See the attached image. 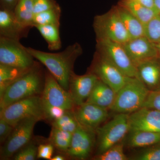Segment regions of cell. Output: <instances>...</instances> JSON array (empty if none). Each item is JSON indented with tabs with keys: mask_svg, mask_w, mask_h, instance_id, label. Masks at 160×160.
<instances>
[{
	"mask_svg": "<svg viewBox=\"0 0 160 160\" xmlns=\"http://www.w3.org/2000/svg\"><path fill=\"white\" fill-rule=\"evenodd\" d=\"M31 55L40 62L58 82L68 91L69 79L74 72L73 68L77 59L83 53V49L79 43L75 42L69 45L58 52H49L27 47Z\"/></svg>",
	"mask_w": 160,
	"mask_h": 160,
	"instance_id": "cell-1",
	"label": "cell"
},
{
	"mask_svg": "<svg viewBox=\"0 0 160 160\" xmlns=\"http://www.w3.org/2000/svg\"><path fill=\"white\" fill-rule=\"evenodd\" d=\"M37 62L18 79L7 87L0 98V108L30 97L41 95L44 89L46 70Z\"/></svg>",
	"mask_w": 160,
	"mask_h": 160,
	"instance_id": "cell-2",
	"label": "cell"
},
{
	"mask_svg": "<svg viewBox=\"0 0 160 160\" xmlns=\"http://www.w3.org/2000/svg\"><path fill=\"white\" fill-rule=\"evenodd\" d=\"M149 90L136 78H131L117 92L109 110L116 113L131 114L142 108Z\"/></svg>",
	"mask_w": 160,
	"mask_h": 160,
	"instance_id": "cell-3",
	"label": "cell"
},
{
	"mask_svg": "<svg viewBox=\"0 0 160 160\" xmlns=\"http://www.w3.org/2000/svg\"><path fill=\"white\" fill-rule=\"evenodd\" d=\"M96 41L108 40L124 44L131 39L120 17L117 5L94 17L92 24Z\"/></svg>",
	"mask_w": 160,
	"mask_h": 160,
	"instance_id": "cell-4",
	"label": "cell"
},
{
	"mask_svg": "<svg viewBox=\"0 0 160 160\" xmlns=\"http://www.w3.org/2000/svg\"><path fill=\"white\" fill-rule=\"evenodd\" d=\"M129 114L116 113L96 130V154L102 153L124 140L130 130Z\"/></svg>",
	"mask_w": 160,
	"mask_h": 160,
	"instance_id": "cell-5",
	"label": "cell"
},
{
	"mask_svg": "<svg viewBox=\"0 0 160 160\" xmlns=\"http://www.w3.org/2000/svg\"><path fill=\"white\" fill-rule=\"evenodd\" d=\"M30 117L45 119L41 95L20 100L1 109L0 118L15 127L22 120Z\"/></svg>",
	"mask_w": 160,
	"mask_h": 160,
	"instance_id": "cell-6",
	"label": "cell"
},
{
	"mask_svg": "<svg viewBox=\"0 0 160 160\" xmlns=\"http://www.w3.org/2000/svg\"><path fill=\"white\" fill-rule=\"evenodd\" d=\"M87 71L95 75L98 79L110 86L116 92L131 78L127 76L109 60L96 51Z\"/></svg>",
	"mask_w": 160,
	"mask_h": 160,
	"instance_id": "cell-7",
	"label": "cell"
},
{
	"mask_svg": "<svg viewBox=\"0 0 160 160\" xmlns=\"http://www.w3.org/2000/svg\"><path fill=\"white\" fill-rule=\"evenodd\" d=\"M19 40L0 37V64L29 69L36 61Z\"/></svg>",
	"mask_w": 160,
	"mask_h": 160,
	"instance_id": "cell-8",
	"label": "cell"
},
{
	"mask_svg": "<svg viewBox=\"0 0 160 160\" xmlns=\"http://www.w3.org/2000/svg\"><path fill=\"white\" fill-rule=\"evenodd\" d=\"M41 120L36 117L27 118L18 123L1 149V160L9 159L16 152L28 145L37 122Z\"/></svg>",
	"mask_w": 160,
	"mask_h": 160,
	"instance_id": "cell-9",
	"label": "cell"
},
{
	"mask_svg": "<svg viewBox=\"0 0 160 160\" xmlns=\"http://www.w3.org/2000/svg\"><path fill=\"white\" fill-rule=\"evenodd\" d=\"M96 51L109 60L127 76L138 78L136 67L129 58L123 44L110 40H97Z\"/></svg>",
	"mask_w": 160,
	"mask_h": 160,
	"instance_id": "cell-10",
	"label": "cell"
},
{
	"mask_svg": "<svg viewBox=\"0 0 160 160\" xmlns=\"http://www.w3.org/2000/svg\"><path fill=\"white\" fill-rule=\"evenodd\" d=\"M41 98L44 105L59 107L66 111L73 110L75 106L69 92L60 85L47 69Z\"/></svg>",
	"mask_w": 160,
	"mask_h": 160,
	"instance_id": "cell-11",
	"label": "cell"
},
{
	"mask_svg": "<svg viewBox=\"0 0 160 160\" xmlns=\"http://www.w3.org/2000/svg\"><path fill=\"white\" fill-rule=\"evenodd\" d=\"M96 142V131L80 125L72 134L71 145L66 153L75 159H87L91 155Z\"/></svg>",
	"mask_w": 160,
	"mask_h": 160,
	"instance_id": "cell-12",
	"label": "cell"
},
{
	"mask_svg": "<svg viewBox=\"0 0 160 160\" xmlns=\"http://www.w3.org/2000/svg\"><path fill=\"white\" fill-rule=\"evenodd\" d=\"M123 45L136 67L146 61L159 57V52L156 45L145 36L132 38Z\"/></svg>",
	"mask_w": 160,
	"mask_h": 160,
	"instance_id": "cell-13",
	"label": "cell"
},
{
	"mask_svg": "<svg viewBox=\"0 0 160 160\" xmlns=\"http://www.w3.org/2000/svg\"><path fill=\"white\" fill-rule=\"evenodd\" d=\"M109 110L94 104L85 102L75 106L72 111L81 126L96 131L108 119Z\"/></svg>",
	"mask_w": 160,
	"mask_h": 160,
	"instance_id": "cell-14",
	"label": "cell"
},
{
	"mask_svg": "<svg viewBox=\"0 0 160 160\" xmlns=\"http://www.w3.org/2000/svg\"><path fill=\"white\" fill-rule=\"evenodd\" d=\"M98 80L93 73L87 71L86 74L78 75L73 72L69 83V92L75 106L86 102Z\"/></svg>",
	"mask_w": 160,
	"mask_h": 160,
	"instance_id": "cell-15",
	"label": "cell"
},
{
	"mask_svg": "<svg viewBox=\"0 0 160 160\" xmlns=\"http://www.w3.org/2000/svg\"><path fill=\"white\" fill-rule=\"evenodd\" d=\"M130 130H143L160 133V111L142 107L129 114Z\"/></svg>",
	"mask_w": 160,
	"mask_h": 160,
	"instance_id": "cell-16",
	"label": "cell"
},
{
	"mask_svg": "<svg viewBox=\"0 0 160 160\" xmlns=\"http://www.w3.org/2000/svg\"><path fill=\"white\" fill-rule=\"evenodd\" d=\"M31 29L21 24L14 11L0 9V37L20 41L27 37Z\"/></svg>",
	"mask_w": 160,
	"mask_h": 160,
	"instance_id": "cell-17",
	"label": "cell"
},
{
	"mask_svg": "<svg viewBox=\"0 0 160 160\" xmlns=\"http://www.w3.org/2000/svg\"><path fill=\"white\" fill-rule=\"evenodd\" d=\"M138 78L149 91L160 89V60L146 61L136 66Z\"/></svg>",
	"mask_w": 160,
	"mask_h": 160,
	"instance_id": "cell-18",
	"label": "cell"
},
{
	"mask_svg": "<svg viewBox=\"0 0 160 160\" xmlns=\"http://www.w3.org/2000/svg\"><path fill=\"white\" fill-rule=\"evenodd\" d=\"M116 93L111 87L98 79L86 102L109 110L114 103Z\"/></svg>",
	"mask_w": 160,
	"mask_h": 160,
	"instance_id": "cell-19",
	"label": "cell"
},
{
	"mask_svg": "<svg viewBox=\"0 0 160 160\" xmlns=\"http://www.w3.org/2000/svg\"><path fill=\"white\" fill-rule=\"evenodd\" d=\"M124 142L125 146L130 149H143L159 142L160 133L143 130H129Z\"/></svg>",
	"mask_w": 160,
	"mask_h": 160,
	"instance_id": "cell-20",
	"label": "cell"
},
{
	"mask_svg": "<svg viewBox=\"0 0 160 160\" xmlns=\"http://www.w3.org/2000/svg\"><path fill=\"white\" fill-rule=\"evenodd\" d=\"M117 6L122 22L131 38L145 36L144 24L130 12L118 3Z\"/></svg>",
	"mask_w": 160,
	"mask_h": 160,
	"instance_id": "cell-21",
	"label": "cell"
},
{
	"mask_svg": "<svg viewBox=\"0 0 160 160\" xmlns=\"http://www.w3.org/2000/svg\"><path fill=\"white\" fill-rule=\"evenodd\" d=\"M118 3L130 12L144 25L159 14L156 9L131 0H119Z\"/></svg>",
	"mask_w": 160,
	"mask_h": 160,
	"instance_id": "cell-22",
	"label": "cell"
},
{
	"mask_svg": "<svg viewBox=\"0 0 160 160\" xmlns=\"http://www.w3.org/2000/svg\"><path fill=\"white\" fill-rule=\"evenodd\" d=\"M30 69H22L0 64V98L8 86Z\"/></svg>",
	"mask_w": 160,
	"mask_h": 160,
	"instance_id": "cell-23",
	"label": "cell"
},
{
	"mask_svg": "<svg viewBox=\"0 0 160 160\" xmlns=\"http://www.w3.org/2000/svg\"><path fill=\"white\" fill-rule=\"evenodd\" d=\"M14 14L21 24L27 28H33V0H19L14 10Z\"/></svg>",
	"mask_w": 160,
	"mask_h": 160,
	"instance_id": "cell-24",
	"label": "cell"
},
{
	"mask_svg": "<svg viewBox=\"0 0 160 160\" xmlns=\"http://www.w3.org/2000/svg\"><path fill=\"white\" fill-rule=\"evenodd\" d=\"M35 27L46 40L49 50L57 51L61 49L62 43L60 35V27L53 25H42Z\"/></svg>",
	"mask_w": 160,
	"mask_h": 160,
	"instance_id": "cell-25",
	"label": "cell"
},
{
	"mask_svg": "<svg viewBox=\"0 0 160 160\" xmlns=\"http://www.w3.org/2000/svg\"><path fill=\"white\" fill-rule=\"evenodd\" d=\"M61 12V7L59 6L35 14L33 19V27L42 25H53L60 27Z\"/></svg>",
	"mask_w": 160,
	"mask_h": 160,
	"instance_id": "cell-26",
	"label": "cell"
},
{
	"mask_svg": "<svg viewBox=\"0 0 160 160\" xmlns=\"http://www.w3.org/2000/svg\"><path fill=\"white\" fill-rule=\"evenodd\" d=\"M72 134L69 132L52 127L49 142L60 151L66 152L71 145Z\"/></svg>",
	"mask_w": 160,
	"mask_h": 160,
	"instance_id": "cell-27",
	"label": "cell"
},
{
	"mask_svg": "<svg viewBox=\"0 0 160 160\" xmlns=\"http://www.w3.org/2000/svg\"><path fill=\"white\" fill-rule=\"evenodd\" d=\"M124 140L112 146L106 151L94 156L92 159L94 160H128L129 157L124 152Z\"/></svg>",
	"mask_w": 160,
	"mask_h": 160,
	"instance_id": "cell-28",
	"label": "cell"
},
{
	"mask_svg": "<svg viewBox=\"0 0 160 160\" xmlns=\"http://www.w3.org/2000/svg\"><path fill=\"white\" fill-rule=\"evenodd\" d=\"M79 125L72 110L66 111L62 116L52 122V127L72 133L77 130Z\"/></svg>",
	"mask_w": 160,
	"mask_h": 160,
	"instance_id": "cell-29",
	"label": "cell"
},
{
	"mask_svg": "<svg viewBox=\"0 0 160 160\" xmlns=\"http://www.w3.org/2000/svg\"><path fill=\"white\" fill-rule=\"evenodd\" d=\"M144 26L145 36L157 44L160 40V14L157 15Z\"/></svg>",
	"mask_w": 160,
	"mask_h": 160,
	"instance_id": "cell-30",
	"label": "cell"
},
{
	"mask_svg": "<svg viewBox=\"0 0 160 160\" xmlns=\"http://www.w3.org/2000/svg\"><path fill=\"white\" fill-rule=\"evenodd\" d=\"M129 160H160V142L149 147L141 149L129 158Z\"/></svg>",
	"mask_w": 160,
	"mask_h": 160,
	"instance_id": "cell-31",
	"label": "cell"
},
{
	"mask_svg": "<svg viewBox=\"0 0 160 160\" xmlns=\"http://www.w3.org/2000/svg\"><path fill=\"white\" fill-rule=\"evenodd\" d=\"M38 148L34 144L29 143L15 154V160H34L37 158Z\"/></svg>",
	"mask_w": 160,
	"mask_h": 160,
	"instance_id": "cell-32",
	"label": "cell"
},
{
	"mask_svg": "<svg viewBox=\"0 0 160 160\" xmlns=\"http://www.w3.org/2000/svg\"><path fill=\"white\" fill-rule=\"evenodd\" d=\"M43 111L45 119L53 121L62 116L66 110L56 106L44 105L42 104Z\"/></svg>",
	"mask_w": 160,
	"mask_h": 160,
	"instance_id": "cell-33",
	"label": "cell"
},
{
	"mask_svg": "<svg viewBox=\"0 0 160 160\" xmlns=\"http://www.w3.org/2000/svg\"><path fill=\"white\" fill-rule=\"evenodd\" d=\"M59 6L56 0H33L34 15Z\"/></svg>",
	"mask_w": 160,
	"mask_h": 160,
	"instance_id": "cell-34",
	"label": "cell"
},
{
	"mask_svg": "<svg viewBox=\"0 0 160 160\" xmlns=\"http://www.w3.org/2000/svg\"><path fill=\"white\" fill-rule=\"evenodd\" d=\"M143 107L157 109L160 111V89L149 91Z\"/></svg>",
	"mask_w": 160,
	"mask_h": 160,
	"instance_id": "cell-35",
	"label": "cell"
},
{
	"mask_svg": "<svg viewBox=\"0 0 160 160\" xmlns=\"http://www.w3.org/2000/svg\"><path fill=\"white\" fill-rule=\"evenodd\" d=\"M54 147L50 142L48 144H41L38 146L37 158L51 160L52 157Z\"/></svg>",
	"mask_w": 160,
	"mask_h": 160,
	"instance_id": "cell-36",
	"label": "cell"
},
{
	"mask_svg": "<svg viewBox=\"0 0 160 160\" xmlns=\"http://www.w3.org/2000/svg\"><path fill=\"white\" fill-rule=\"evenodd\" d=\"M14 127L3 119L0 118V142L3 145L11 134Z\"/></svg>",
	"mask_w": 160,
	"mask_h": 160,
	"instance_id": "cell-37",
	"label": "cell"
},
{
	"mask_svg": "<svg viewBox=\"0 0 160 160\" xmlns=\"http://www.w3.org/2000/svg\"><path fill=\"white\" fill-rule=\"evenodd\" d=\"M19 1V0H0V9L14 11Z\"/></svg>",
	"mask_w": 160,
	"mask_h": 160,
	"instance_id": "cell-38",
	"label": "cell"
},
{
	"mask_svg": "<svg viewBox=\"0 0 160 160\" xmlns=\"http://www.w3.org/2000/svg\"><path fill=\"white\" fill-rule=\"evenodd\" d=\"M131 1H134V2L141 3L149 8L156 9L155 8L154 0H131Z\"/></svg>",
	"mask_w": 160,
	"mask_h": 160,
	"instance_id": "cell-39",
	"label": "cell"
},
{
	"mask_svg": "<svg viewBox=\"0 0 160 160\" xmlns=\"http://www.w3.org/2000/svg\"><path fill=\"white\" fill-rule=\"evenodd\" d=\"M155 8L160 14V0H154Z\"/></svg>",
	"mask_w": 160,
	"mask_h": 160,
	"instance_id": "cell-40",
	"label": "cell"
},
{
	"mask_svg": "<svg viewBox=\"0 0 160 160\" xmlns=\"http://www.w3.org/2000/svg\"><path fill=\"white\" fill-rule=\"evenodd\" d=\"M66 160V158L61 155H57L52 158L50 160Z\"/></svg>",
	"mask_w": 160,
	"mask_h": 160,
	"instance_id": "cell-41",
	"label": "cell"
},
{
	"mask_svg": "<svg viewBox=\"0 0 160 160\" xmlns=\"http://www.w3.org/2000/svg\"><path fill=\"white\" fill-rule=\"evenodd\" d=\"M156 46H157V47H160V40L159 42L157 44H156Z\"/></svg>",
	"mask_w": 160,
	"mask_h": 160,
	"instance_id": "cell-42",
	"label": "cell"
},
{
	"mask_svg": "<svg viewBox=\"0 0 160 160\" xmlns=\"http://www.w3.org/2000/svg\"><path fill=\"white\" fill-rule=\"evenodd\" d=\"M158 49L159 52V58L160 59V47H157Z\"/></svg>",
	"mask_w": 160,
	"mask_h": 160,
	"instance_id": "cell-43",
	"label": "cell"
}]
</instances>
